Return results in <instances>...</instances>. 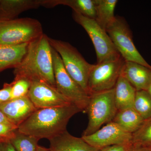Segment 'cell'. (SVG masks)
Returning <instances> with one entry per match:
<instances>
[{"label": "cell", "instance_id": "4316f807", "mask_svg": "<svg viewBox=\"0 0 151 151\" xmlns=\"http://www.w3.org/2000/svg\"><path fill=\"white\" fill-rule=\"evenodd\" d=\"M133 143L127 145H115L105 147L100 150V151H128Z\"/></svg>", "mask_w": 151, "mask_h": 151}, {"label": "cell", "instance_id": "8992f818", "mask_svg": "<svg viewBox=\"0 0 151 151\" xmlns=\"http://www.w3.org/2000/svg\"><path fill=\"white\" fill-rule=\"evenodd\" d=\"M106 31L116 49L126 61L137 63L151 68V65L135 46L132 31L124 18L116 16Z\"/></svg>", "mask_w": 151, "mask_h": 151}, {"label": "cell", "instance_id": "7a4b0ae2", "mask_svg": "<svg viewBox=\"0 0 151 151\" xmlns=\"http://www.w3.org/2000/svg\"><path fill=\"white\" fill-rule=\"evenodd\" d=\"M82 112L74 105L37 109L19 125V132L40 140H50L67 131V124L75 114Z\"/></svg>", "mask_w": 151, "mask_h": 151}, {"label": "cell", "instance_id": "30bf717a", "mask_svg": "<svg viewBox=\"0 0 151 151\" xmlns=\"http://www.w3.org/2000/svg\"><path fill=\"white\" fill-rule=\"evenodd\" d=\"M81 138L90 146L99 150L108 146L133 143V134L112 122L92 134Z\"/></svg>", "mask_w": 151, "mask_h": 151}, {"label": "cell", "instance_id": "4fadbf2b", "mask_svg": "<svg viewBox=\"0 0 151 151\" xmlns=\"http://www.w3.org/2000/svg\"><path fill=\"white\" fill-rule=\"evenodd\" d=\"M121 76L137 91H147L151 83V68L137 63L126 61Z\"/></svg>", "mask_w": 151, "mask_h": 151}, {"label": "cell", "instance_id": "d6a6232c", "mask_svg": "<svg viewBox=\"0 0 151 151\" xmlns=\"http://www.w3.org/2000/svg\"><path fill=\"white\" fill-rule=\"evenodd\" d=\"M1 143L0 142V145H1Z\"/></svg>", "mask_w": 151, "mask_h": 151}, {"label": "cell", "instance_id": "2e32d148", "mask_svg": "<svg viewBox=\"0 0 151 151\" xmlns=\"http://www.w3.org/2000/svg\"><path fill=\"white\" fill-rule=\"evenodd\" d=\"M29 43L18 45L0 44V73L9 68L16 67L27 51Z\"/></svg>", "mask_w": 151, "mask_h": 151}, {"label": "cell", "instance_id": "9c48e42d", "mask_svg": "<svg viewBox=\"0 0 151 151\" xmlns=\"http://www.w3.org/2000/svg\"><path fill=\"white\" fill-rule=\"evenodd\" d=\"M72 16L74 21L83 27L91 39L96 51L97 63L121 56L106 31L95 20L74 12Z\"/></svg>", "mask_w": 151, "mask_h": 151}, {"label": "cell", "instance_id": "f546056e", "mask_svg": "<svg viewBox=\"0 0 151 151\" xmlns=\"http://www.w3.org/2000/svg\"><path fill=\"white\" fill-rule=\"evenodd\" d=\"M10 122L6 118L5 116L2 113L1 111H0V123L1 122Z\"/></svg>", "mask_w": 151, "mask_h": 151}, {"label": "cell", "instance_id": "cb8c5ba5", "mask_svg": "<svg viewBox=\"0 0 151 151\" xmlns=\"http://www.w3.org/2000/svg\"><path fill=\"white\" fill-rule=\"evenodd\" d=\"M12 86V99L27 96L31 82L24 78H14L11 83Z\"/></svg>", "mask_w": 151, "mask_h": 151}, {"label": "cell", "instance_id": "44dd1931", "mask_svg": "<svg viewBox=\"0 0 151 151\" xmlns=\"http://www.w3.org/2000/svg\"><path fill=\"white\" fill-rule=\"evenodd\" d=\"M40 140L19 132L18 130L10 142L16 151H36Z\"/></svg>", "mask_w": 151, "mask_h": 151}, {"label": "cell", "instance_id": "ba28073f", "mask_svg": "<svg viewBox=\"0 0 151 151\" xmlns=\"http://www.w3.org/2000/svg\"><path fill=\"white\" fill-rule=\"evenodd\" d=\"M126 60L122 56L94 64L89 76V95L113 89L116 86Z\"/></svg>", "mask_w": 151, "mask_h": 151}, {"label": "cell", "instance_id": "277c9868", "mask_svg": "<svg viewBox=\"0 0 151 151\" xmlns=\"http://www.w3.org/2000/svg\"><path fill=\"white\" fill-rule=\"evenodd\" d=\"M115 89L91 94L86 112L88 125L82 136L92 134L105 124L113 121L118 110L115 100Z\"/></svg>", "mask_w": 151, "mask_h": 151}, {"label": "cell", "instance_id": "6da1fadb", "mask_svg": "<svg viewBox=\"0 0 151 151\" xmlns=\"http://www.w3.org/2000/svg\"><path fill=\"white\" fill-rule=\"evenodd\" d=\"M14 73L16 78L42 81L56 87L52 47L47 35L43 33L29 43L26 53Z\"/></svg>", "mask_w": 151, "mask_h": 151}, {"label": "cell", "instance_id": "d6986e66", "mask_svg": "<svg viewBox=\"0 0 151 151\" xmlns=\"http://www.w3.org/2000/svg\"><path fill=\"white\" fill-rule=\"evenodd\" d=\"M144 121L134 108H130L118 111L112 122L133 134L139 129Z\"/></svg>", "mask_w": 151, "mask_h": 151}, {"label": "cell", "instance_id": "e0dca14e", "mask_svg": "<svg viewBox=\"0 0 151 151\" xmlns=\"http://www.w3.org/2000/svg\"><path fill=\"white\" fill-rule=\"evenodd\" d=\"M114 89L115 103L118 111L134 108L137 90L126 78L121 76Z\"/></svg>", "mask_w": 151, "mask_h": 151}, {"label": "cell", "instance_id": "5bb4252c", "mask_svg": "<svg viewBox=\"0 0 151 151\" xmlns=\"http://www.w3.org/2000/svg\"><path fill=\"white\" fill-rule=\"evenodd\" d=\"M49 141L51 151H100L90 146L82 138L74 137L67 131Z\"/></svg>", "mask_w": 151, "mask_h": 151}, {"label": "cell", "instance_id": "7c38bea8", "mask_svg": "<svg viewBox=\"0 0 151 151\" xmlns=\"http://www.w3.org/2000/svg\"><path fill=\"white\" fill-rule=\"evenodd\" d=\"M37 110L27 95L0 104V111L18 127Z\"/></svg>", "mask_w": 151, "mask_h": 151}, {"label": "cell", "instance_id": "7402d4cb", "mask_svg": "<svg viewBox=\"0 0 151 151\" xmlns=\"http://www.w3.org/2000/svg\"><path fill=\"white\" fill-rule=\"evenodd\" d=\"M134 108L144 120L151 117V96L147 91H137Z\"/></svg>", "mask_w": 151, "mask_h": 151}, {"label": "cell", "instance_id": "ffe728a7", "mask_svg": "<svg viewBox=\"0 0 151 151\" xmlns=\"http://www.w3.org/2000/svg\"><path fill=\"white\" fill-rule=\"evenodd\" d=\"M118 2L117 0H94L96 12L94 20L105 31L115 19L114 12Z\"/></svg>", "mask_w": 151, "mask_h": 151}, {"label": "cell", "instance_id": "484cf974", "mask_svg": "<svg viewBox=\"0 0 151 151\" xmlns=\"http://www.w3.org/2000/svg\"><path fill=\"white\" fill-rule=\"evenodd\" d=\"M12 84L5 83L2 89H0V104L12 100Z\"/></svg>", "mask_w": 151, "mask_h": 151}, {"label": "cell", "instance_id": "9a60e30c", "mask_svg": "<svg viewBox=\"0 0 151 151\" xmlns=\"http://www.w3.org/2000/svg\"><path fill=\"white\" fill-rule=\"evenodd\" d=\"M40 6L41 1L0 0V21L13 19L23 12Z\"/></svg>", "mask_w": 151, "mask_h": 151}, {"label": "cell", "instance_id": "ac0fdd59", "mask_svg": "<svg viewBox=\"0 0 151 151\" xmlns=\"http://www.w3.org/2000/svg\"><path fill=\"white\" fill-rule=\"evenodd\" d=\"M41 6L47 8L53 7L59 5L68 6L73 10V12L95 19L96 12L94 0L41 1Z\"/></svg>", "mask_w": 151, "mask_h": 151}, {"label": "cell", "instance_id": "4dcf8cb0", "mask_svg": "<svg viewBox=\"0 0 151 151\" xmlns=\"http://www.w3.org/2000/svg\"><path fill=\"white\" fill-rule=\"evenodd\" d=\"M36 151H51L49 148H47L42 146H38Z\"/></svg>", "mask_w": 151, "mask_h": 151}, {"label": "cell", "instance_id": "1f68e13d", "mask_svg": "<svg viewBox=\"0 0 151 151\" xmlns=\"http://www.w3.org/2000/svg\"><path fill=\"white\" fill-rule=\"evenodd\" d=\"M148 92H149V93H150V94L151 96V83L150 85V86H149L148 89L147 90Z\"/></svg>", "mask_w": 151, "mask_h": 151}, {"label": "cell", "instance_id": "8fae6325", "mask_svg": "<svg viewBox=\"0 0 151 151\" xmlns=\"http://www.w3.org/2000/svg\"><path fill=\"white\" fill-rule=\"evenodd\" d=\"M27 96L37 109L73 105L56 87L42 81L31 82Z\"/></svg>", "mask_w": 151, "mask_h": 151}, {"label": "cell", "instance_id": "d4e9b609", "mask_svg": "<svg viewBox=\"0 0 151 151\" xmlns=\"http://www.w3.org/2000/svg\"><path fill=\"white\" fill-rule=\"evenodd\" d=\"M18 128L10 122L0 123V142H10L17 132Z\"/></svg>", "mask_w": 151, "mask_h": 151}, {"label": "cell", "instance_id": "5b68a950", "mask_svg": "<svg viewBox=\"0 0 151 151\" xmlns=\"http://www.w3.org/2000/svg\"><path fill=\"white\" fill-rule=\"evenodd\" d=\"M43 34L41 24L35 19L24 18L0 21V44L29 43Z\"/></svg>", "mask_w": 151, "mask_h": 151}, {"label": "cell", "instance_id": "3957f363", "mask_svg": "<svg viewBox=\"0 0 151 151\" xmlns=\"http://www.w3.org/2000/svg\"><path fill=\"white\" fill-rule=\"evenodd\" d=\"M49 41L52 48L59 55L68 74L89 94L88 80L94 64L87 62L78 50L68 42L49 37Z\"/></svg>", "mask_w": 151, "mask_h": 151}, {"label": "cell", "instance_id": "f1b7e54d", "mask_svg": "<svg viewBox=\"0 0 151 151\" xmlns=\"http://www.w3.org/2000/svg\"><path fill=\"white\" fill-rule=\"evenodd\" d=\"M0 151H16L10 142L1 143Z\"/></svg>", "mask_w": 151, "mask_h": 151}, {"label": "cell", "instance_id": "83f0119b", "mask_svg": "<svg viewBox=\"0 0 151 151\" xmlns=\"http://www.w3.org/2000/svg\"><path fill=\"white\" fill-rule=\"evenodd\" d=\"M128 151H151V146L142 145L137 144H132Z\"/></svg>", "mask_w": 151, "mask_h": 151}, {"label": "cell", "instance_id": "52a82bcc", "mask_svg": "<svg viewBox=\"0 0 151 151\" xmlns=\"http://www.w3.org/2000/svg\"><path fill=\"white\" fill-rule=\"evenodd\" d=\"M52 55L56 89L82 112H86L90 95L68 74L59 55L52 47Z\"/></svg>", "mask_w": 151, "mask_h": 151}, {"label": "cell", "instance_id": "603a6c76", "mask_svg": "<svg viewBox=\"0 0 151 151\" xmlns=\"http://www.w3.org/2000/svg\"><path fill=\"white\" fill-rule=\"evenodd\" d=\"M132 143L151 146V117L145 120L139 129L133 134Z\"/></svg>", "mask_w": 151, "mask_h": 151}]
</instances>
